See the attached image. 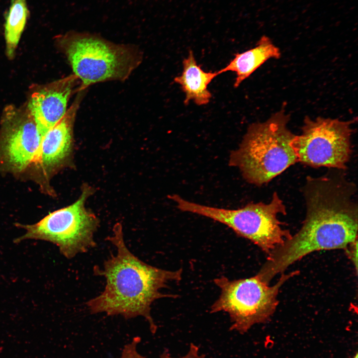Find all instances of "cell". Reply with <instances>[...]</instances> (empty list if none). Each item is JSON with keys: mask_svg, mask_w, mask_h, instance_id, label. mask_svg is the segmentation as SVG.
<instances>
[{"mask_svg": "<svg viewBox=\"0 0 358 358\" xmlns=\"http://www.w3.org/2000/svg\"><path fill=\"white\" fill-rule=\"evenodd\" d=\"M106 240L116 248V254L111 253L102 268L94 267V274L103 276L106 284L99 295L87 302L89 310L91 314L103 312L126 319L143 317L155 333L157 326L151 316V305L157 299L178 296L161 290L170 282L179 281L182 269H163L141 261L126 246L120 223L114 225L112 235Z\"/></svg>", "mask_w": 358, "mask_h": 358, "instance_id": "cell-1", "label": "cell"}, {"mask_svg": "<svg viewBox=\"0 0 358 358\" xmlns=\"http://www.w3.org/2000/svg\"><path fill=\"white\" fill-rule=\"evenodd\" d=\"M55 42L80 80V90L98 83L123 82L143 60L135 45L115 43L95 33L71 30L56 36Z\"/></svg>", "mask_w": 358, "mask_h": 358, "instance_id": "cell-2", "label": "cell"}, {"mask_svg": "<svg viewBox=\"0 0 358 358\" xmlns=\"http://www.w3.org/2000/svg\"><path fill=\"white\" fill-rule=\"evenodd\" d=\"M358 223L335 207L320 204L306 210L302 226L270 254L258 274L268 284L278 273L313 252L346 249L357 240Z\"/></svg>", "mask_w": 358, "mask_h": 358, "instance_id": "cell-3", "label": "cell"}, {"mask_svg": "<svg viewBox=\"0 0 358 358\" xmlns=\"http://www.w3.org/2000/svg\"><path fill=\"white\" fill-rule=\"evenodd\" d=\"M289 119L282 109L264 122L252 124L239 147L231 152L230 165L238 168L248 182L263 185L297 162Z\"/></svg>", "mask_w": 358, "mask_h": 358, "instance_id": "cell-4", "label": "cell"}, {"mask_svg": "<svg viewBox=\"0 0 358 358\" xmlns=\"http://www.w3.org/2000/svg\"><path fill=\"white\" fill-rule=\"evenodd\" d=\"M170 198L180 210L204 216L224 224L268 254L282 245L292 236L288 230L282 229L281 223L277 219L278 214H286V208L275 191L268 203H250L235 209L197 204L177 194H172Z\"/></svg>", "mask_w": 358, "mask_h": 358, "instance_id": "cell-5", "label": "cell"}, {"mask_svg": "<svg viewBox=\"0 0 358 358\" xmlns=\"http://www.w3.org/2000/svg\"><path fill=\"white\" fill-rule=\"evenodd\" d=\"M94 189L84 183L79 198L72 204L54 211L32 224L16 223L25 233L14 240L47 241L56 245L60 253L68 259L87 252L96 246L94 235L99 226V220L86 207Z\"/></svg>", "mask_w": 358, "mask_h": 358, "instance_id": "cell-6", "label": "cell"}, {"mask_svg": "<svg viewBox=\"0 0 358 358\" xmlns=\"http://www.w3.org/2000/svg\"><path fill=\"white\" fill-rule=\"evenodd\" d=\"M295 272L281 275L273 285L269 286L257 274L243 279L230 280L224 276L214 279L220 288L219 297L210 307L212 313H227L230 318V329L243 333L253 325L268 318L274 311L281 286Z\"/></svg>", "mask_w": 358, "mask_h": 358, "instance_id": "cell-7", "label": "cell"}, {"mask_svg": "<svg viewBox=\"0 0 358 358\" xmlns=\"http://www.w3.org/2000/svg\"><path fill=\"white\" fill-rule=\"evenodd\" d=\"M353 121L306 116L301 134L295 136L291 147L297 162L312 167L346 169L352 152Z\"/></svg>", "mask_w": 358, "mask_h": 358, "instance_id": "cell-8", "label": "cell"}, {"mask_svg": "<svg viewBox=\"0 0 358 358\" xmlns=\"http://www.w3.org/2000/svg\"><path fill=\"white\" fill-rule=\"evenodd\" d=\"M42 138L26 104L6 107L0 124V171L16 177L28 176Z\"/></svg>", "mask_w": 358, "mask_h": 358, "instance_id": "cell-9", "label": "cell"}, {"mask_svg": "<svg viewBox=\"0 0 358 358\" xmlns=\"http://www.w3.org/2000/svg\"><path fill=\"white\" fill-rule=\"evenodd\" d=\"M87 90L79 91L63 118L43 136L36 160L28 176L43 193L55 196L50 183L60 172L75 167L74 127Z\"/></svg>", "mask_w": 358, "mask_h": 358, "instance_id": "cell-10", "label": "cell"}, {"mask_svg": "<svg viewBox=\"0 0 358 358\" xmlns=\"http://www.w3.org/2000/svg\"><path fill=\"white\" fill-rule=\"evenodd\" d=\"M81 82L73 74L40 86L31 93L27 107L42 137L65 115L71 97Z\"/></svg>", "mask_w": 358, "mask_h": 358, "instance_id": "cell-11", "label": "cell"}, {"mask_svg": "<svg viewBox=\"0 0 358 358\" xmlns=\"http://www.w3.org/2000/svg\"><path fill=\"white\" fill-rule=\"evenodd\" d=\"M181 74L175 77L174 81L180 85L185 93L184 103L187 105L193 101L198 105L208 104L212 94L208 86L219 74L218 71L206 72L197 63L193 53L190 51L187 57L182 61Z\"/></svg>", "mask_w": 358, "mask_h": 358, "instance_id": "cell-12", "label": "cell"}, {"mask_svg": "<svg viewBox=\"0 0 358 358\" xmlns=\"http://www.w3.org/2000/svg\"><path fill=\"white\" fill-rule=\"evenodd\" d=\"M280 56L279 49L268 37L263 36L254 47L236 53L234 58L218 72L219 74L229 71L235 73L234 86L237 88L267 61L278 59Z\"/></svg>", "mask_w": 358, "mask_h": 358, "instance_id": "cell-13", "label": "cell"}, {"mask_svg": "<svg viewBox=\"0 0 358 358\" xmlns=\"http://www.w3.org/2000/svg\"><path fill=\"white\" fill-rule=\"evenodd\" d=\"M29 16L27 0H11L3 25L6 52L10 58L14 55Z\"/></svg>", "mask_w": 358, "mask_h": 358, "instance_id": "cell-14", "label": "cell"}, {"mask_svg": "<svg viewBox=\"0 0 358 358\" xmlns=\"http://www.w3.org/2000/svg\"><path fill=\"white\" fill-rule=\"evenodd\" d=\"M139 341L135 339L132 342L124 346L120 358H147L137 351V345ZM159 358H205V355L201 354L199 348L193 343L190 344L187 353L180 357L175 358L171 356L167 352L162 354Z\"/></svg>", "mask_w": 358, "mask_h": 358, "instance_id": "cell-15", "label": "cell"}, {"mask_svg": "<svg viewBox=\"0 0 358 358\" xmlns=\"http://www.w3.org/2000/svg\"><path fill=\"white\" fill-rule=\"evenodd\" d=\"M347 252L348 255L350 256V258L351 259L353 263L354 264L356 270H357L358 266V241L357 240L351 243L347 247Z\"/></svg>", "mask_w": 358, "mask_h": 358, "instance_id": "cell-16", "label": "cell"}, {"mask_svg": "<svg viewBox=\"0 0 358 358\" xmlns=\"http://www.w3.org/2000/svg\"><path fill=\"white\" fill-rule=\"evenodd\" d=\"M353 358H358V354H356V355H355Z\"/></svg>", "mask_w": 358, "mask_h": 358, "instance_id": "cell-17", "label": "cell"}, {"mask_svg": "<svg viewBox=\"0 0 358 358\" xmlns=\"http://www.w3.org/2000/svg\"></svg>", "mask_w": 358, "mask_h": 358, "instance_id": "cell-18", "label": "cell"}]
</instances>
